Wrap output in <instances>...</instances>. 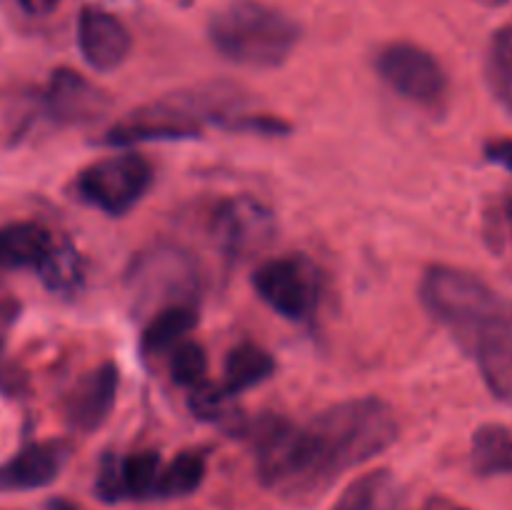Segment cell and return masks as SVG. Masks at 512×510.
I'll return each mask as SVG.
<instances>
[{"label": "cell", "instance_id": "cell-9", "mask_svg": "<svg viewBox=\"0 0 512 510\" xmlns=\"http://www.w3.org/2000/svg\"><path fill=\"white\" fill-rule=\"evenodd\" d=\"M195 285L198 270L193 260L173 248L145 253L130 270V288L143 303L158 300L168 305H190L188 298H193Z\"/></svg>", "mask_w": 512, "mask_h": 510}, {"label": "cell", "instance_id": "cell-27", "mask_svg": "<svg viewBox=\"0 0 512 510\" xmlns=\"http://www.w3.org/2000/svg\"><path fill=\"white\" fill-rule=\"evenodd\" d=\"M485 158L490 163H498L512 173V140H493L485 145Z\"/></svg>", "mask_w": 512, "mask_h": 510}, {"label": "cell", "instance_id": "cell-22", "mask_svg": "<svg viewBox=\"0 0 512 510\" xmlns=\"http://www.w3.org/2000/svg\"><path fill=\"white\" fill-rule=\"evenodd\" d=\"M120 470H123V485L128 498H150L155 495L160 478V455L153 450H140V453L128 455L120 460Z\"/></svg>", "mask_w": 512, "mask_h": 510}, {"label": "cell", "instance_id": "cell-30", "mask_svg": "<svg viewBox=\"0 0 512 510\" xmlns=\"http://www.w3.org/2000/svg\"><path fill=\"white\" fill-rule=\"evenodd\" d=\"M53 510H73V508H68V505H55Z\"/></svg>", "mask_w": 512, "mask_h": 510}, {"label": "cell", "instance_id": "cell-24", "mask_svg": "<svg viewBox=\"0 0 512 510\" xmlns=\"http://www.w3.org/2000/svg\"><path fill=\"white\" fill-rule=\"evenodd\" d=\"M205 373H208V355L200 343L183 340L170 350V378L175 385L195 388V385L205 383Z\"/></svg>", "mask_w": 512, "mask_h": 510}, {"label": "cell", "instance_id": "cell-16", "mask_svg": "<svg viewBox=\"0 0 512 510\" xmlns=\"http://www.w3.org/2000/svg\"><path fill=\"white\" fill-rule=\"evenodd\" d=\"M53 248V238L40 223L23 220L0 230V265L8 268H40Z\"/></svg>", "mask_w": 512, "mask_h": 510}, {"label": "cell", "instance_id": "cell-21", "mask_svg": "<svg viewBox=\"0 0 512 510\" xmlns=\"http://www.w3.org/2000/svg\"><path fill=\"white\" fill-rule=\"evenodd\" d=\"M205 480V458L195 450H185V453L175 455L163 470H160L158 488L155 495L158 498H185V495L195 493Z\"/></svg>", "mask_w": 512, "mask_h": 510}, {"label": "cell", "instance_id": "cell-26", "mask_svg": "<svg viewBox=\"0 0 512 510\" xmlns=\"http://www.w3.org/2000/svg\"><path fill=\"white\" fill-rule=\"evenodd\" d=\"M95 490H98V495L105 500V503H118V500L128 498V495H125L120 460H115V458H105L103 460V465H100L98 480H95Z\"/></svg>", "mask_w": 512, "mask_h": 510}, {"label": "cell", "instance_id": "cell-1", "mask_svg": "<svg viewBox=\"0 0 512 510\" xmlns=\"http://www.w3.org/2000/svg\"><path fill=\"white\" fill-rule=\"evenodd\" d=\"M395 440L398 418L380 398L335 403L303 428L278 418L253 443L258 478L285 498H320L340 475L373 460Z\"/></svg>", "mask_w": 512, "mask_h": 510}, {"label": "cell", "instance_id": "cell-6", "mask_svg": "<svg viewBox=\"0 0 512 510\" xmlns=\"http://www.w3.org/2000/svg\"><path fill=\"white\" fill-rule=\"evenodd\" d=\"M375 70L388 88L423 108L448 95V73L430 50L415 43H390L375 58Z\"/></svg>", "mask_w": 512, "mask_h": 510}, {"label": "cell", "instance_id": "cell-17", "mask_svg": "<svg viewBox=\"0 0 512 510\" xmlns=\"http://www.w3.org/2000/svg\"><path fill=\"white\" fill-rule=\"evenodd\" d=\"M470 460L478 475H510L512 473V425L485 423L473 433Z\"/></svg>", "mask_w": 512, "mask_h": 510}, {"label": "cell", "instance_id": "cell-5", "mask_svg": "<svg viewBox=\"0 0 512 510\" xmlns=\"http://www.w3.org/2000/svg\"><path fill=\"white\" fill-rule=\"evenodd\" d=\"M153 183V165L138 153L110 155L88 165L75 180V193L83 203L105 215L120 218L143 200Z\"/></svg>", "mask_w": 512, "mask_h": 510}, {"label": "cell", "instance_id": "cell-8", "mask_svg": "<svg viewBox=\"0 0 512 510\" xmlns=\"http://www.w3.org/2000/svg\"><path fill=\"white\" fill-rule=\"evenodd\" d=\"M210 233L218 248L230 258H248L268 248L278 233L275 213L260 200L238 195L215 208Z\"/></svg>", "mask_w": 512, "mask_h": 510}, {"label": "cell", "instance_id": "cell-2", "mask_svg": "<svg viewBox=\"0 0 512 510\" xmlns=\"http://www.w3.org/2000/svg\"><path fill=\"white\" fill-rule=\"evenodd\" d=\"M208 38L225 60L245 68H278L300 40L293 18L255 0H235L210 18Z\"/></svg>", "mask_w": 512, "mask_h": 510}, {"label": "cell", "instance_id": "cell-20", "mask_svg": "<svg viewBox=\"0 0 512 510\" xmlns=\"http://www.w3.org/2000/svg\"><path fill=\"white\" fill-rule=\"evenodd\" d=\"M485 80L493 98L512 115V23L493 33L485 55Z\"/></svg>", "mask_w": 512, "mask_h": 510}, {"label": "cell", "instance_id": "cell-10", "mask_svg": "<svg viewBox=\"0 0 512 510\" xmlns=\"http://www.w3.org/2000/svg\"><path fill=\"white\" fill-rule=\"evenodd\" d=\"M45 105L58 123L83 125L108 113L110 95L78 70L58 68L45 90Z\"/></svg>", "mask_w": 512, "mask_h": 510}, {"label": "cell", "instance_id": "cell-25", "mask_svg": "<svg viewBox=\"0 0 512 510\" xmlns=\"http://www.w3.org/2000/svg\"><path fill=\"white\" fill-rule=\"evenodd\" d=\"M38 270L50 290H70L83 278L80 255L73 248H53Z\"/></svg>", "mask_w": 512, "mask_h": 510}, {"label": "cell", "instance_id": "cell-19", "mask_svg": "<svg viewBox=\"0 0 512 510\" xmlns=\"http://www.w3.org/2000/svg\"><path fill=\"white\" fill-rule=\"evenodd\" d=\"M198 325V313L193 305H168L160 308L150 318L143 333V350L150 355H160L173 350L185 340V335Z\"/></svg>", "mask_w": 512, "mask_h": 510}, {"label": "cell", "instance_id": "cell-28", "mask_svg": "<svg viewBox=\"0 0 512 510\" xmlns=\"http://www.w3.org/2000/svg\"><path fill=\"white\" fill-rule=\"evenodd\" d=\"M18 3L23 5L25 13L30 15H48L58 8L60 0H18Z\"/></svg>", "mask_w": 512, "mask_h": 510}, {"label": "cell", "instance_id": "cell-23", "mask_svg": "<svg viewBox=\"0 0 512 510\" xmlns=\"http://www.w3.org/2000/svg\"><path fill=\"white\" fill-rule=\"evenodd\" d=\"M233 398L235 395L225 385L200 383L195 385L193 395H190V410H193L195 418L225 425L228 420H235V415H238Z\"/></svg>", "mask_w": 512, "mask_h": 510}, {"label": "cell", "instance_id": "cell-15", "mask_svg": "<svg viewBox=\"0 0 512 510\" xmlns=\"http://www.w3.org/2000/svg\"><path fill=\"white\" fill-rule=\"evenodd\" d=\"M333 510H405V493L390 470H370L340 493Z\"/></svg>", "mask_w": 512, "mask_h": 510}, {"label": "cell", "instance_id": "cell-29", "mask_svg": "<svg viewBox=\"0 0 512 510\" xmlns=\"http://www.w3.org/2000/svg\"><path fill=\"white\" fill-rule=\"evenodd\" d=\"M475 3L485 5V8H503V5H508L510 0H475Z\"/></svg>", "mask_w": 512, "mask_h": 510}, {"label": "cell", "instance_id": "cell-4", "mask_svg": "<svg viewBox=\"0 0 512 510\" xmlns=\"http://www.w3.org/2000/svg\"><path fill=\"white\" fill-rule=\"evenodd\" d=\"M420 300L433 318L460 335H473L493 320L512 318V305L483 278L453 265H433L420 280Z\"/></svg>", "mask_w": 512, "mask_h": 510}, {"label": "cell", "instance_id": "cell-18", "mask_svg": "<svg viewBox=\"0 0 512 510\" xmlns=\"http://www.w3.org/2000/svg\"><path fill=\"white\" fill-rule=\"evenodd\" d=\"M275 373V358L260 345L243 343L233 348L225 358V388L233 395L245 393L255 385L265 383Z\"/></svg>", "mask_w": 512, "mask_h": 510}, {"label": "cell", "instance_id": "cell-13", "mask_svg": "<svg viewBox=\"0 0 512 510\" xmlns=\"http://www.w3.org/2000/svg\"><path fill=\"white\" fill-rule=\"evenodd\" d=\"M470 345L488 390L512 408V318L485 323L470 335Z\"/></svg>", "mask_w": 512, "mask_h": 510}, {"label": "cell", "instance_id": "cell-7", "mask_svg": "<svg viewBox=\"0 0 512 510\" xmlns=\"http://www.w3.org/2000/svg\"><path fill=\"white\" fill-rule=\"evenodd\" d=\"M253 288L263 303L288 320H305L318 305L320 278L305 258H270L253 273Z\"/></svg>", "mask_w": 512, "mask_h": 510}, {"label": "cell", "instance_id": "cell-12", "mask_svg": "<svg viewBox=\"0 0 512 510\" xmlns=\"http://www.w3.org/2000/svg\"><path fill=\"white\" fill-rule=\"evenodd\" d=\"M78 45L90 68L108 73L128 60L133 38L115 15L100 8H83L78 20Z\"/></svg>", "mask_w": 512, "mask_h": 510}, {"label": "cell", "instance_id": "cell-3", "mask_svg": "<svg viewBox=\"0 0 512 510\" xmlns=\"http://www.w3.org/2000/svg\"><path fill=\"white\" fill-rule=\"evenodd\" d=\"M233 100V95L220 93L218 88H210L208 93L193 90V93L168 95L158 103H148L143 108L125 115L120 123L105 133V145H135L148 143V140H185L198 138L200 123L203 120L225 118V103Z\"/></svg>", "mask_w": 512, "mask_h": 510}, {"label": "cell", "instance_id": "cell-11", "mask_svg": "<svg viewBox=\"0 0 512 510\" xmlns=\"http://www.w3.org/2000/svg\"><path fill=\"white\" fill-rule=\"evenodd\" d=\"M120 370L115 363H100L83 375L65 400V418L70 428L93 433L113 413L118 398Z\"/></svg>", "mask_w": 512, "mask_h": 510}, {"label": "cell", "instance_id": "cell-14", "mask_svg": "<svg viewBox=\"0 0 512 510\" xmlns=\"http://www.w3.org/2000/svg\"><path fill=\"white\" fill-rule=\"evenodd\" d=\"M70 448L58 440L25 445L0 465V490H35L53 483L68 460Z\"/></svg>", "mask_w": 512, "mask_h": 510}]
</instances>
